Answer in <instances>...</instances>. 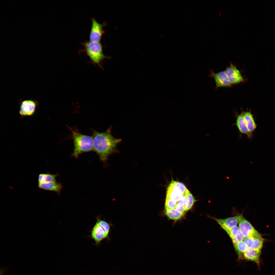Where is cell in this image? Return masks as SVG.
Masks as SVG:
<instances>
[{"label":"cell","instance_id":"cell-14","mask_svg":"<svg viewBox=\"0 0 275 275\" xmlns=\"http://www.w3.org/2000/svg\"><path fill=\"white\" fill-rule=\"evenodd\" d=\"M260 253V252L255 250L252 248H248L243 253V257L246 260L255 262L259 266Z\"/></svg>","mask_w":275,"mask_h":275},{"label":"cell","instance_id":"cell-5","mask_svg":"<svg viewBox=\"0 0 275 275\" xmlns=\"http://www.w3.org/2000/svg\"><path fill=\"white\" fill-rule=\"evenodd\" d=\"M19 113L21 117L31 116L35 113L39 103L37 100L32 99L20 100Z\"/></svg>","mask_w":275,"mask_h":275},{"label":"cell","instance_id":"cell-1","mask_svg":"<svg viewBox=\"0 0 275 275\" xmlns=\"http://www.w3.org/2000/svg\"><path fill=\"white\" fill-rule=\"evenodd\" d=\"M112 128L110 126L103 132L92 129L93 151L98 156L100 160L104 162L108 160L110 155L119 152L117 145L122 141L121 139L116 138L112 135Z\"/></svg>","mask_w":275,"mask_h":275},{"label":"cell","instance_id":"cell-11","mask_svg":"<svg viewBox=\"0 0 275 275\" xmlns=\"http://www.w3.org/2000/svg\"><path fill=\"white\" fill-rule=\"evenodd\" d=\"M241 111V114L245 120L248 130L250 133L253 135V132L257 127L253 115L250 110L244 111L242 109Z\"/></svg>","mask_w":275,"mask_h":275},{"label":"cell","instance_id":"cell-20","mask_svg":"<svg viewBox=\"0 0 275 275\" xmlns=\"http://www.w3.org/2000/svg\"><path fill=\"white\" fill-rule=\"evenodd\" d=\"M177 202L170 198L166 197L165 203V208L175 209Z\"/></svg>","mask_w":275,"mask_h":275},{"label":"cell","instance_id":"cell-10","mask_svg":"<svg viewBox=\"0 0 275 275\" xmlns=\"http://www.w3.org/2000/svg\"><path fill=\"white\" fill-rule=\"evenodd\" d=\"M235 114L236 117V122L233 125L237 127L241 134L246 135L248 138L251 139L253 135L249 133L244 118L241 114H239L238 112L237 113L236 112Z\"/></svg>","mask_w":275,"mask_h":275},{"label":"cell","instance_id":"cell-19","mask_svg":"<svg viewBox=\"0 0 275 275\" xmlns=\"http://www.w3.org/2000/svg\"><path fill=\"white\" fill-rule=\"evenodd\" d=\"M224 230L231 239L236 235L239 230V227L237 225L230 228L225 229Z\"/></svg>","mask_w":275,"mask_h":275},{"label":"cell","instance_id":"cell-17","mask_svg":"<svg viewBox=\"0 0 275 275\" xmlns=\"http://www.w3.org/2000/svg\"><path fill=\"white\" fill-rule=\"evenodd\" d=\"M253 245L252 249L258 251L260 252L263 247L264 239L258 232L254 237Z\"/></svg>","mask_w":275,"mask_h":275},{"label":"cell","instance_id":"cell-13","mask_svg":"<svg viewBox=\"0 0 275 275\" xmlns=\"http://www.w3.org/2000/svg\"><path fill=\"white\" fill-rule=\"evenodd\" d=\"M38 187L41 189L53 191L60 194L62 188L61 184L56 181L38 183Z\"/></svg>","mask_w":275,"mask_h":275},{"label":"cell","instance_id":"cell-25","mask_svg":"<svg viewBox=\"0 0 275 275\" xmlns=\"http://www.w3.org/2000/svg\"><path fill=\"white\" fill-rule=\"evenodd\" d=\"M9 268L7 267L0 268V275H4L9 270Z\"/></svg>","mask_w":275,"mask_h":275},{"label":"cell","instance_id":"cell-21","mask_svg":"<svg viewBox=\"0 0 275 275\" xmlns=\"http://www.w3.org/2000/svg\"><path fill=\"white\" fill-rule=\"evenodd\" d=\"M188 203L185 207V211H187L190 209L195 202V200L192 194L190 192L188 195Z\"/></svg>","mask_w":275,"mask_h":275},{"label":"cell","instance_id":"cell-8","mask_svg":"<svg viewBox=\"0 0 275 275\" xmlns=\"http://www.w3.org/2000/svg\"><path fill=\"white\" fill-rule=\"evenodd\" d=\"M91 20L92 24L89 35V40L100 42L104 33L103 30V24L99 23L94 18H91Z\"/></svg>","mask_w":275,"mask_h":275},{"label":"cell","instance_id":"cell-4","mask_svg":"<svg viewBox=\"0 0 275 275\" xmlns=\"http://www.w3.org/2000/svg\"><path fill=\"white\" fill-rule=\"evenodd\" d=\"M96 219V222L90 231L89 237L94 240L95 245L98 246L102 240L109 239L111 225L100 216H97Z\"/></svg>","mask_w":275,"mask_h":275},{"label":"cell","instance_id":"cell-24","mask_svg":"<svg viewBox=\"0 0 275 275\" xmlns=\"http://www.w3.org/2000/svg\"><path fill=\"white\" fill-rule=\"evenodd\" d=\"M175 209L178 211L182 212H184L185 211L184 205L180 202H177Z\"/></svg>","mask_w":275,"mask_h":275},{"label":"cell","instance_id":"cell-3","mask_svg":"<svg viewBox=\"0 0 275 275\" xmlns=\"http://www.w3.org/2000/svg\"><path fill=\"white\" fill-rule=\"evenodd\" d=\"M82 44L84 47L82 51L86 53L92 63L103 69L102 62L105 59H109L110 57L104 54L102 46L100 42L86 40Z\"/></svg>","mask_w":275,"mask_h":275},{"label":"cell","instance_id":"cell-18","mask_svg":"<svg viewBox=\"0 0 275 275\" xmlns=\"http://www.w3.org/2000/svg\"><path fill=\"white\" fill-rule=\"evenodd\" d=\"M234 246L238 253L239 257L240 258H242V254L243 253L248 249L246 243L243 241L234 245Z\"/></svg>","mask_w":275,"mask_h":275},{"label":"cell","instance_id":"cell-12","mask_svg":"<svg viewBox=\"0 0 275 275\" xmlns=\"http://www.w3.org/2000/svg\"><path fill=\"white\" fill-rule=\"evenodd\" d=\"M215 221L224 229L236 226L238 223L239 216L231 217L225 219H219L211 217Z\"/></svg>","mask_w":275,"mask_h":275},{"label":"cell","instance_id":"cell-23","mask_svg":"<svg viewBox=\"0 0 275 275\" xmlns=\"http://www.w3.org/2000/svg\"><path fill=\"white\" fill-rule=\"evenodd\" d=\"M254 237L244 238L243 241L246 243L248 248H252L253 245Z\"/></svg>","mask_w":275,"mask_h":275},{"label":"cell","instance_id":"cell-7","mask_svg":"<svg viewBox=\"0 0 275 275\" xmlns=\"http://www.w3.org/2000/svg\"><path fill=\"white\" fill-rule=\"evenodd\" d=\"M239 229L244 238L254 237L258 232L242 215H239Z\"/></svg>","mask_w":275,"mask_h":275},{"label":"cell","instance_id":"cell-9","mask_svg":"<svg viewBox=\"0 0 275 275\" xmlns=\"http://www.w3.org/2000/svg\"><path fill=\"white\" fill-rule=\"evenodd\" d=\"M209 76L213 78L216 83L215 89L221 87H230L232 86L225 71L215 73L211 70Z\"/></svg>","mask_w":275,"mask_h":275},{"label":"cell","instance_id":"cell-6","mask_svg":"<svg viewBox=\"0 0 275 275\" xmlns=\"http://www.w3.org/2000/svg\"><path fill=\"white\" fill-rule=\"evenodd\" d=\"M229 81L232 85L244 82L245 80L236 66L230 62V65L227 66L225 70Z\"/></svg>","mask_w":275,"mask_h":275},{"label":"cell","instance_id":"cell-2","mask_svg":"<svg viewBox=\"0 0 275 275\" xmlns=\"http://www.w3.org/2000/svg\"><path fill=\"white\" fill-rule=\"evenodd\" d=\"M67 126L71 131V138L73 141L74 148L72 154L73 157L77 158L83 153L93 151L92 136L82 134L76 127Z\"/></svg>","mask_w":275,"mask_h":275},{"label":"cell","instance_id":"cell-16","mask_svg":"<svg viewBox=\"0 0 275 275\" xmlns=\"http://www.w3.org/2000/svg\"><path fill=\"white\" fill-rule=\"evenodd\" d=\"M58 174H53L49 173H41L39 174L38 178V183L56 181V177Z\"/></svg>","mask_w":275,"mask_h":275},{"label":"cell","instance_id":"cell-15","mask_svg":"<svg viewBox=\"0 0 275 275\" xmlns=\"http://www.w3.org/2000/svg\"><path fill=\"white\" fill-rule=\"evenodd\" d=\"M165 214L169 219L174 220L180 219L184 215V212L179 211L175 209L165 208Z\"/></svg>","mask_w":275,"mask_h":275},{"label":"cell","instance_id":"cell-22","mask_svg":"<svg viewBox=\"0 0 275 275\" xmlns=\"http://www.w3.org/2000/svg\"><path fill=\"white\" fill-rule=\"evenodd\" d=\"M244 238L240 231L239 230L236 235L232 239L233 245H235L240 242L243 241Z\"/></svg>","mask_w":275,"mask_h":275}]
</instances>
